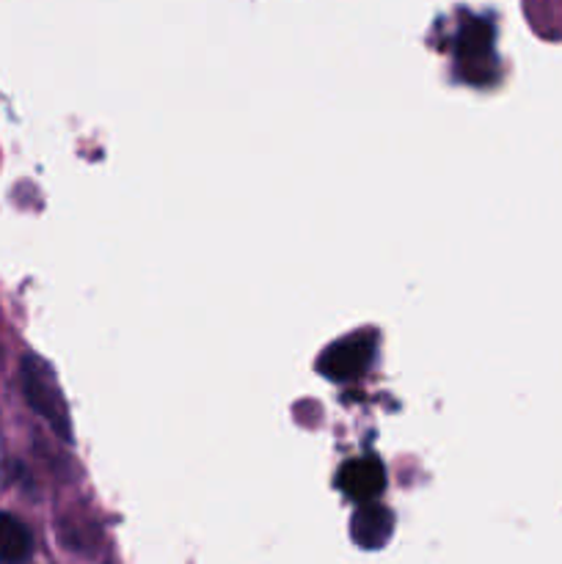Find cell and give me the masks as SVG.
<instances>
[{"instance_id": "6da1fadb", "label": "cell", "mask_w": 562, "mask_h": 564, "mask_svg": "<svg viewBox=\"0 0 562 564\" xmlns=\"http://www.w3.org/2000/svg\"><path fill=\"white\" fill-rule=\"evenodd\" d=\"M20 383L31 411L36 413L39 419H44V422L50 424V430H53L64 444H72L75 433H72L69 405H66L64 391H61L53 367H50L44 358L28 352V356H22L20 364Z\"/></svg>"}, {"instance_id": "7a4b0ae2", "label": "cell", "mask_w": 562, "mask_h": 564, "mask_svg": "<svg viewBox=\"0 0 562 564\" xmlns=\"http://www.w3.org/2000/svg\"><path fill=\"white\" fill-rule=\"evenodd\" d=\"M375 347H378V336L372 330H358V334L345 336L320 356V372L336 383L361 378L369 364L375 361Z\"/></svg>"}, {"instance_id": "3957f363", "label": "cell", "mask_w": 562, "mask_h": 564, "mask_svg": "<svg viewBox=\"0 0 562 564\" xmlns=\"http://www.w3.org/2000/svg\"><path fill=\"white\" fill-rule=\"evenodd\" d=\"M336 485L356 505H372L386 488V468L378 457H356L342 466Z\"/></svg>"}, {"instance_id": "277c9868", "label": "cell", "mask_w": 562, "mask_h": 564, "mask_svg": "<svg viewBox=\"0 0 562 564\" xmlns=\"http://www.w3.org/2000/svg\"><path fill=\"white\" fill-rule=\"evenodd\" d=\"M391 532H395V516L391 510L380 505H364L358 507L356 516L350 521V534L356 545L367 551H378L389 543Z\"/></svg>"}, {"instance_id": "5b68a950", "label": "cell", "mask_w": 562, "mask_h": 564, "mask_svg": "<svg viewBox=\"0 0 562 564\" xmlns=\"http://www.w3.org/2000/svg\"><path fill=\"white\" fill-rule=\"evenodd\" d=\"M457 58L463 69H483L494 61V28L485 20H472L457 33Z\"/></svg>"}, {"instance_id": "8992f818", "label": "cell", "mask_w": 562, "mask_h": 564, "mask_svg": "<svg viewBox=\"0 0 562 564\" xmlns=\"http://www.w3.org/2000/svg\"><path fill=\"white\" fill-rule=\"evenodd\" d=\"M33 554V538L25 523L0 512V564H25Z\"/></svg>"}]
</instances>
